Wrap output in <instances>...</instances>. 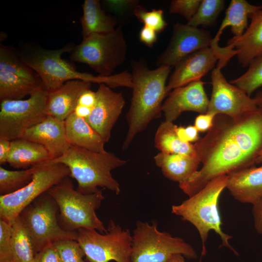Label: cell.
<instances>
[{"mask_svg": "<svg viewBox=\"0 0 262 262\" xmlns=\"http://www.w3.org/2000/svg\"><path fill=\"white\" fill-rule=\"evenodd\" d=\"M194 146L202 167L179 184L189 197L216 178L255 164L262 150V109L238 117L216 115L212 127Z\"/></svg>", "mask_w": 262, "mask_h": 262, "instance_id": "obj_1", "label": "cell"}, {"mask_svg": "<svg viewBox=\"0 0 262 262\" xmlns=\"http://www.w3.org/2000/svg\"><path fill=\"white\" fill-rule=\"evenodd\" d=\"M131 67L132 96L126 115L128 130L122 145L123 150L128 149L138 133L161 116L171 70V67L167 66L150 69L143 59L132 61Z\"/></svg>", "mask_w": 262, "mask_h": 262, "instance_id": "obj_2", "label": "cell"}, {"mask_svg": "<svg viewBox=\"0 0 262 262\" xmlns=\"http://www.w3.org/2000/svg\"><path fill=\"white\" fill-rule=\"evenodd\" d=\"M75 46L71 43L59 49H48L37 44L27 43L22 45L17 50L21 60L39 76L43 86L48 92L56 89L67 81L74 80L99 84L104 83L111 88L130 86L131 77L127 71L105 77L95 76L76 70L62 58L63 54L70 53Z\"/></svg>", "mask_w": 262, "mask_h": 262, "instance_id": "obj_3", "label": "cell"}, {"mask_svg": "<svg viewBox=\"0 0 262 262\" xmlns=\"http://www.w3.org/2000/svg\"><path fill=\"white\" fill-rule=\"evenodd\" d=\"M127 163L126 160L112 152H96L70 146L62 156L43 163L62 164L67 166L70 177L78 182L77 190L82 194L97 192L100 187L119 195L121 191L120 185L111 172Z\"/></svg>", "mask_w": 262, "mask_h": 262, "instance_id": "obj_4", "label": "cell"}, {"mask_svg": "<svg viewBox=\"0 0 262 262\" xmlns=\"http://www.w3.org/2000/svg\"><path fill=\"white\" fill-rule=\"evenodd\" d=\"M227 175L210 181L205 187L181 204L173 205L172 213L185 221L192 224L198 231L202 243V256L206 255V243L209 232L213 230L222 241L221 246H226L236 255L237 252L230 246L232 236L222 229V220L218 208L219 197L226 188Z\"/></svg>", "mask_w": 262, "mask_h": 262, "instance_id": "obj_5", "label": "cell"}, {"mask_svg": "<svg viewBox=\"0 0 262 262\" xmlns=\"http://www.w3.org/2000/svg\"><path fill=\"white\" fill-rule=\"evenodd\" d=\"M69 177L46 192L58 206L60 226L68 231L86 229L106 233L107 230L96 213L105 198L102 191L82 194L74 189Z\"/></svg>", "mask_w": 262, "mask_h": 262, "instance_id": "obj_6", "label": "cell"}, {"mask_svg": "<svg viewBox=\"0 0 262 262\" xmlns=\"http://www.w3.org/2000/svg\"><path fill=\"white\" fill-rule=\"evenodd\" d=\"M127 44L120 27L113 32L93 33L83 38L70 53V59L85 64L102 76L112 75L125 61Z\"/></svg>", "mask_w": 262, "mask_h": 262, "instance_id": "obj_7", "label": "cell"}, {"mask_svg": "<svg viewBox=\"0 0 262 262\" xmlns=\"http://www.w3.org/2000/svg\"><path fill=\"white\" fill-rule=\"evenodd\" d=\"M157 223L138 221L132 235V262H169L175 255L196 259L193 246L182 238L161 231Z\"/></svg>", "mask_w": 262, "mask_h": 262, "instance_id": "obj_8", "label": "cell"}, {"mask_svg": "<svg viewBox=\"0 0 262 262\" xmlns=\"http://www.w3.org/2000/svg\"><path fill=\"white\" fill-rule=\"evenodd\" d=\"M58 211L55 202L45 193L20 214L31 238L34 256L55 242L63 239L77 240V231L66 230L60 226Z\"/></svg>", "mask_w": 262, "mask_h": 262, "instance_id": "obj_9", "label": "cell"}, {"mask_svg": "<svg viewBox=\"0 0 262 262\" xmlns=\"http://www.w3.org/2000/svg\"><path fill=\"white\" fill-rule=\"evenodd\" d=\"M107 232L78 229L77 241L88 262H132V237L128 229L110 220Z\"/></svg>", "mask_w": 262, "mask_h": 262, "instance_id": "obj_10", "label": "cell"}, {"mask_svg": "<svg viewBox=\"0 0 262 262\" xmlns=\"http://www.w3.org/2000/svg\"><path fill=\"white\" fill-rule=\"evenodd\" d=\"M32 180L21 189L0 196V218L12 225L30 204L65 178L70 176L67 166L62 164H39Z\"/></svg>", "mask_w": 262, "mask_h": 262, "instance_id": "obj_11", "label": "cell"}, {"mask_svg": "<svg viewBox=\"0 0 262 262\" xmlns=\"http://www.w3.org/2000/svg\"><path fill=\"white\" fill-rule=\"evenodd\" d=\"M48 95L42 86L28 99L0 101V138H20L25 131L44 120L48 116Z\"/></svg>", "mask_w": 262, "mask_h": 262, "instance_id": "obj_12", "label": "cell"}, {"mask_svg": "<svg viewBox=\"0 0 262 262\" xmlns=\"http://www.w3.org/2000/svg\"><path fill=\"white\" fill-rule=\"evenodd\" d=\"M223 67L217 64L212 70V91L207 113L238 117L257 110L259 108L253 98L227 81L221 72Z\"/></svg>", "mask_w": 262, "mask_h": 262, "instance_id": "obj_13", "label": "cell"}, {"mask_svg": "<svg viewBox=\"0 0 262 262\" xmlns=\"http://www.w3.org/2000/svg\"><path fill=\"white\" fill-rule=\"evenodd\" d=\"M213 40L211 34L206 30L177 23L173 26L170 42L158 56L156 65L158 67L175 66L192 53L211 47Z\"/></svg>", "mask_w": 262, "mask_h": 262, "instance_id": "obj_14", "label": "cell"}, {"mask_svg": "<svg viewBox=\"0 0 262 262\" xmlns=\"http://www.w3.org/2000/svg\"><path fill=\"white\" fill-rule=\"evenodd\" d=\"M96 92V104L86 120L107 143L110 139L112 130L121 114L125 101L121 92L114 91L104 83L99 84Z\"/></svg>", "mask_w": 262, "mask_h": 262, "instance_id": "obj_15", "label": "cell"}, {"mask_svg": "<svg viewBox=\"0 0 262 262\" xmlns=\"http://www.w3.org/2000/svg\"><path fill=\"white\" fill-rule=\"evenodd\" d=\"M205 83L200 80L172 90L162 106L165 120L173 122L186 111L206 113L209 99L204 89Z\"/></svg>", "mask_w": 262, "mask_h": 262, "instance_id": "obj_16", "label": "cell"}, {"mask_svg": "<svg viewBox=\"0 0 262 262\" xmlns=\"http://www.w3.org/2000/svg\"><path fill=\"white\" fill-rule=\"evenodd\" d=\"M220 59L211 47L203 48L188 55L175 66L166 85L167 96L173 89L194 81L200 80Z\"/></svg>", "mask_w": 262, "mask_h": 262, "instance_id": "obj_17", "label": "cell"}, {"mask_svg": "<svg viewBox=\"0 0 262 262\" xmlns=\"http://www.w3.org/2000/svg\"><path fill=\"white\" fill-rule=\"evenodd\" d=\"M20 138L44 146L50 160L62 156L71 146L66 138L65 121L50 115L25 131Z\"/></svg>", "mask_w": 262, "mask_h": 262, "instance_id": "obj_18", "label": "cell"}, {"mask_svg": "<svg viewBox=\"0 0 262 262\" xmlns=\"http://www.w3.org/2000/svg\"><path fill=\"white\" fill-rule=\"evenodd\" d=\"M226 188L236 200L253 205L262 196V165H253L229 174Z\"/></svg>", "mask_w": 262, "mask_h": 262, "instance_id": "obj_19", "label": "cell"}, {"mask_svg": "<svg viewBox=\"0 0 262 262\" xmlns=\"http://www.w3.org/2000/svg\"><path fill=\"white\" fill-rule=\"evenodd\" d=\"M91 83L80 80H71L56 89L48 92V115L65 121L74 112L80 96L90 89Z\"/></svg>", "mask_w": 262, "mask_h": 262, "instance_id": "obj_20", "label": "cell"}, {"mask_svg": "<svg viewBox=\"0 0 262 262\" xmlns=\"http://www.w3.org/2000/svg\"><path fill=\"white\" fill-rule=\"evenodd\" d=\"M251 21L244 33L229 40L226 47L236 50L239 64L248 66L251 61L262 53V9L252 14Z\"/></svg>", "mask_w": 262, "mask_h": 262, "instance_id": "obj_21", "label": "cell"}, {"mask_svg": "<svg viewBox=\"0 0 262 262\" xmlns=\"http://www.w3.org/2000/svg\"><path fill=\"white\" fill-rule=\"evenodd\" d=\"M67 140L71 146L96 152H104L105 142L86 119L72 113L65 120Z\"/></svg>", "mask_w": 262, "mask_h": 262, "instance_id": "obj_22", "label": "cell"}, {"mask_svg": "<svg viewBox=\"0 0 262 262\" xmlns=\"http://www.w3.org/2000/svg\"><path fill=\"white\" fill-rule=\"evenodd\" d=\"M163 175L179 184L189 180L198 170L200 162L197 157L159 152L154 157Z\"/></svg>", "mask_w": 262, "mask_h": 262, "instance_id": "obj_23", "label": "cell"}, {"mask_svg": "<svg viewBox=\"0 0 262 262\" xmlns=\"http://www.w3.org/2000/svg\"><path fill=\"white\" fill-rule=\"evenodd\" d=\"M262 9V6L252 5L246 0H231L219 30L213 38L211 47L215 49L220 47V36L228 27H230L235 37L242 35L248 26V18L254 12Z\"/></svg>", "mask_w": 262, "mask_h": 262, "instance_id": "obj_24", "label": "cell"}, {"mask_svg": "<svg viewBox=\"0 0 262 262\" xmlns=\"http://www.w3.org/2000/svg\"><path fill=\"white\" fill-rule=\"evenodd\" d=\"M50 160L49 153L42 145L17 138L11 141L7 163L15 168H27Z\"/></svg>", "mask_w": 262, "mask_h": 262, "instance_id": "obj_25", "label": "cell"}, {"mask_svg": "<svg viewBox=\"0 0 262 262\" xmlns=\"http://www.w3.org/2000/svg\"><path fill=\"white\" fill-rule=\"evenodd\" d=\"M82 8L80 23L83 38L93 33H109L116 29V19L105 13L99 0H85Z\"/></svg>", "mask_w": 262, "mask_h": 262, "instance_id": "obj_26", "label": "cell"}, {"mask_svg": "<svg viewBox=\"0 0 262 262\" xmlns=\"http://www.w3.org/2000/svg\"><path fill=\"white\" fill-rule=\"evenodd\" d=\"M177 126L172 122H161L155 134V147L163 153L197 157L194 145L182 142L177 136Z\"/></svg>", "mask_w": 262, "mask_h": 262, "instance_id": "obj_27", "label": "cell"}, {"mask_svg": "<svg viewBox=\"0 0 262 262\" xmlns=\"http://www.w3.org/2000/svg\"><path fill=\"white\" fill-rule=\"evenodd\" d=\"M42 84L0 70V100H19L31 95Z\"/></svg>", "mask_w": 262, "mask_h": 262, "instance_id": "obj_28", "label": "cell"}, {"mask_svg": "<svg viewBox=\"0 0 262 262\" xmlns=\"http://www.w3.org/2000/svg\"><path fill=\"white\" fill-rule=\"evenodd\" d=\"M0 70L42 84L38 74L21 60L17 49L11 46L0 45Z\"/></svg>", "mask_w": 262, "mask_h": 262, "instance_id": "obj_29", "label": "cell"}, {"mask_svg": "<svg viewBox=\"0 0 262 262\" xmlns=\"http://www.w3.org/2000/svg\"><path fill=\"white\" fill-rule=\"evenodd\" d=\"M11 245L17 262H33L34 252L31 238L19 215L12 225Z\"/></svg>", "mask_w": 262, "mask_h": 262, "instance_id": "obj_30", "label": "cell"}, {"mask_svg": "<svg viewBox=\"0 0 262 262\" xmlns=\"http://www.w3.org/2000/svg\"><path fill=\"white\" fill-rule=\"evenodd\" d=\"M39 168L36 165L21 170H10L0 166V196L14 193L27 185Z\"/></svg>", "mask_w": 262, "mask_h": 262, "instance_id": "obj_31", "label": "cell"}, {"mask_svg": "<svg viewBox=\"0 0 262 262\" xmlns=\"http://www.w3.org/2000/svg\"><path fill=\"white\" fill-rule=\"evenodd\" d=\"M225 4L224 0H202L196 12L187 24L196 28L213 26L224 9Z\"/></svg>", "mask_w": 262, "mask_h": 262, "instance_id": "obj_32", "label": "cell"}, {"mask_svg": "<svg viewBox=\"0 0 262 262\" xmlns=\"http://www.w3.org/2000/svg\"><path fill=\"white\" fill-rule=\"evenodd\" d=\"M246 71L230 83L241 88L249 96L262 86V53L254 58Z\"/></svg>", "mask_w": 262, "mask_h": 262, "instance_id": "obj_33", "label": "cell"}, {"mask_svg": "<svg viewBox=\"0 0 262 262\" xmlns=\"http://www.w3.org/2000/svg\"><path fill=\"white\" fill-rule=\"evenodd\" d=\"M133 15L144 26L153 29L157 33L162 32L167 25L162 9H152L148 11L138 5L134 10Z\"/></svg>", "mask_w": 262, "mask_h": 262, "instance_id": "obj_34", "label": "cell"}, {"mask_svg": "<svg viewBox=\"0 0 262 262\" xmlns=\"http://www.w3.org/2000/svg\"><path fill=\"white\" fill-rule=\"evenodd\" d=\"M62 262H84V253L77 240L63 239L52 244Z\"/></svg>", "mask_w": 262, "mask_h": 262, "instance_id": "obj_35", "label": "cell"}, {"mask_svg": "<svg viewBox=\"0 0 262 262\" xmlns=\"http://www.w3.org/2000/svg\"><path fill=\"white\" fill-rule=\"evenodd\" d=\"M12 225L0 219V262L15 260L11 245Z\"/></svg>", "mask_w": 262, "mask_h": 262, "instance_id": "obj_36", "label": "cell"}, {"mask_svg": "<svg viewBox=\"0 0 262 262\" xmlns=\"http://www.w3.org/2000/svg\"><path fill=\"white\" fill-rule=\"evenodd\" d=\"M201 0H173L169 6L171 14L182 16L187 21L190 20L196 12Z\"/></svg>", "mask_w": 262, "mask_h": 262, "instance_id": "obj_37", "label": "cell"}, {"mask_svg": "<svg viewBox=\"0 0 262 262\" xmlns=\"http://www.w3.org/2000/svg\"><path fill=\"white\" fill-rule=\"evenodd\" d=\"M139 2L135 0H107L103 2L108 10L120 16L129 13L133 14Z\"/></svg>", "mask_w": 262, "mask_h": 262, "instance_id": "obj_38", "label": "cell"}, {"mask_svg": "<svg viewBox=\"0 0 262 262\" xmlns=\"http://www.w3.org/2000/svg\"><path fill=\"white\" fill-rule=\"evenodd\" d=\"M33 262H62V261L58 251L53 244H51L34 256Z\"/></svg>", "mask_w": 262, "mask_h": 262, "instance_id": "obj_39", "label": "cell"}, {"mask_svg": "<svg viewBox=\"0 0 262 262\" xmlns=\"http://www.w3.org/2000/svg\"><path fill=\"white\" fill-rule=\"evenodd\" d=\"M176 132L179 139L184 142L196 143L199 139V131L194 125H189L186 127L177 126Z\"/></svg>", "mask_w": 262, "mask_h": 262, "instance_id": "obj_40", "label": "cell"}, {"mask_svg": "<svg viewBox=\"0 0 262 262\" xmlns=\"http://www.w3.org/2000/svg\"><path fill=\"white\" fill-rule=\"evenodd\" d=\"M215 116L209 113L199 114L195 118L194 126L199 132H207L212 127Z\"/></svg>", "mask_w": 262, "mask_h": 262, "instance_id": "obj_41", "label": "cell"}, {"mask_svg": "<svg viewBox=\"0 0 262 262\" xmlns=\"http://www.w3.org/2000/svg\"><path fill=\"white\" fill-rule=\"evenodd\" d=\"M157 33L153 29L144 26L139 33V39L147 46L151 47L157 40Z\"/></svg>", "mask_w": 262, "mask_h": 262, "instance_id": "obj_42", "label": "cell"}, {"mask_svg": "<svg viewBox=\"0 0 262 262\" xmlns=\"http://www.w3.org/2000/svg\"><path fill=\"white\" fill-rule=\"evenodd\" d=\"M252 213L255 229L262 235V196L253 205Z\"/></svg>", "mask_w": 262, "mask_h": 262, "instance_id": "obj_43", "label": "cell"}, {"mask_svg": "<svg viewBox=\"0 0 262 262\" xmlns=\"http://www.w3.org/2000/svg\"><path fill=\"white\" fill-rule=\"evenodd\" d=\"M97 101L96 92L90 89L84 91L80 96L78 104L93 109Z\"/></svg>", "mask_w": 262, "mask_h": 262, "instance_id": "obj_44", "label": "cell"}, {"mask_svg": "<svg viewBox=\"0 0 262 262\" xmlns=\"http://www.w3.org/2000/svg\"><path fill=\"white\" fill-rule=\"evenodd\" d=\"M11 148V141L0 138V164L7 163Z\"/></svg>", "mask_w": 262, "mask_h": 262, "instance_id": "obj_45", "label": "cell"}, {"mask_svg": "<svg viewBox=\"0 0 262 262\" xmlns=\"http://www.w3.org/2000/svg\"><path fill=\"white\" fill-rule=\"evenodd\" d=\"M92 110V108L78 104L73 113L79 117L86 119L90 115Z\"/></svg>", "mask_w": 262, "mask_h": 262, "instance_id": "obj_46", "label": "cell"}, {"mask_svg": "<svg viewBox=\"0 0 262 262\" xmlns=\"http://www.w3.org/2000/svg\"><path fill=\"white\" fill-rule=\"evenodd\" d=\"M259 108L262 109V90L258 91L253 98Z\"/></svg>", "mask_w": 262, "mask_h": 262, "instance_id": "obj_47", "label": "cell"}, {"mask_svg": "<svg viewBox=\"0 0 262 262\" xmlns=\"http://www.w3.org/2000/svg\"><path fill=\"white\" fill-rule=\"evenodd\" d=\"M184 258L180 254L175 255L171 258L169 262H185Z\"/></svg>", "mask_w": 262, "mask_h": 262, "instance_id": "obj_48", "label": "cell"}, {"mask_svg": "<svg viewBox=\"0 0 262 262\" xmlns=\"http://www.w3.org/2000/svg\"><path fill=\"white\" fill-rule=\"evenodd\" d=\"M261 163H262V150L258 156L255 162V164H260Z\"/></svg>", "mask_w": 262, "mask_h": 262, "instance_id": "obj_49", "label": "cell"}, {"mask_svg": "<svg viewBox=\"0 0 262 262\" xmlns=\"http://www.w3.org/2000/svg\"><path fill=\"white\" fill-rule=\"evenodd\" d=\"M17 262L15 260H11V261H4V262Z\"/></svg>", "mask_w": 262, "mask_h": 262, "instance_id": "obj_50", "label": "cell"}]
</instances>
